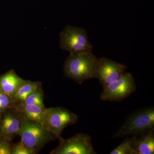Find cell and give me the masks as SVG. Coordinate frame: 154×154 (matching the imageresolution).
Here are the masks:
<instances>
[{"instance_id": "11", "label": "cell", "mask_w": 154, "mask_h": 154, "mask_svg": "<svg viewBox=\"0 0 154 154\" xmlns=\"http://www.w3.org/2000/svg\"><path fill=\"white\" fill-rule=\"evenodd\" d=\"M13 108L24 117L43 125L46 107L31 104H14Z\"/></svg>"}, {"instance_id": "12", "label": "cell", "mask_w": 154, "mask_h": 154, "mask_svg": "<svg viewBox=\"0 0 154 154\" xmlns=\"http://www.w3.org/2000/svg\"><path fill=\"white\" fill-rule=\"evenodd\" d=\"M134 154H154V128L137 137L133 148Z\"/></svg>"}, {"instance_id": "16", "label": "cell", "mask_w": 154, "mask_h": 154, "mask_svg": "<svg viewBox=\"0 0 154 154\" xmlns=\"http://www.w3.org/2000/svg\"><path fill=\"white\" fill-rule=\"evenodd\" d=\"M38 152L26 145L22 140L13 143L11 154H35Z\"/></svg>"}, {"instance_id": "3", "label": "cell", "mask_w": 154, "mask_h": 154, "mask_svg": "<svg viewBox=\"0 0 154 154\" xmlns=\"http://www.w3.org/2000/svg\"><path fill=\"white\" fill-rule=\"evenodd\" d=\"M154 127V108L148 107L134 112L126 119L114 137H138Z\"/></svg>"}, {"instance_id": "7", "label": "cell", "mask_w": 154, "mask_h": 154, "mask_svg": "<svg viewBox=\"0 0 154 154\" xmlns=\"http://www.w3.org/2000/svg\"><path fill=\"white\" fill-rule=\"evenodd\" d=\"M59 144L50 154H96L89 134L79 133L72 137L64 139L58 138Z\"/></svg>"}, {"instance_id": "10", "label": "cell", "mask_w": 154, "mask_h": 154, "mask_svg": "<svg viewBox=\"0 0 154 154\" xmlns=\"http://www.w3.org/2000/svg\"><path fill=\"white\" fill-rule=\"evenodd\" d=\"M24 80L10 70L0 75V91L12 97Z\"/></svg>"}, {"instance_id": "15", "label": "cell", "mask_w": 154, "mask_h": 154, "mask_svg": "<svg viewBox=\"0 0 154 154\" xmlns=\"http://www.w3.org/2000/svg\"><path fill=\"white\" fill-rule=\"evenodd\" d=\"M44 91L42 85L36 91L29 95L26 99L21 103L24 104H31L42 107H45L44 104Z\"/></svg>"}, {"instance_id": "17", "label": "cell", "mask_w": 154, "mask_h": 154, "mask_svg": "<svg viewBox=\"0 0 154 154\" xmlns=\"http://www.w3.org/2000/svg\"><path fill=\"white\" fill-rule=\"evenodd\" d=\"M14 104L12 97L0 91V115L6 110L13 108Z\"/></svg>"}, {"instance_id": "14", "label": "cell", "mask_w": 154, "mask_h": 154, "mask_svg": "<svg viewBox=\"0 0 154 154\" xmlns=\"http://www.w3.org/2000/svg\"><path fill=\"white\" fill-rule=\"evenodd\" d=\"M137 137H127L119 145L111 151L110 154H134L133 148Z\"/></svg>"}, {"instance_id": "18", "label": "cell", "mask_w": 154, "mask_h": 154, "mask_svg": "<svg viewBox=\"0 0 154 154\" xmlns=\"http://www.w3.org/2000/svg\"><path fill=\"white\" fill-rule=\"evenodd\" d=\"M12 141L0 134V154H11Z\"/></svg>"}, {"instance_id": "4", "label": "cell", "mask_w": 154, "mask_h": 154, "mask_svg": "<svg viewBox=\"0 0 154 154\" xmlns=\"http://www.w3.org/2000/svg\"><path fill=\"white\" fill-rule=\"evenodd\" d=\"M60 48L70 54L92 53L93 46L85 29L67 25L61 32Z\"/></svg>"}, {"instance_id": "6", "label": "cell", "mask_w": 154, "mask_h": 154, "mask_svg": "<svg viewBox=\"0 0 154 154\" xmlns=\"http://www.w3.org/2000/svg\"><path fill=\"white\" fill-rule=\"evenodd\" d=\"M103 89L100 95L102 101L120 102L134 93L136 86L132 75L125 72Z\"/></svg>"}, {"instance_id": "8", "label": "cell", "mask_w": 154, "mask_h": 154, "mask_svg": "<svg viewBox=\"0 0 154 154\" xmlns=\"http://www.w3.org/2000/svg\"><path fill=\"white\" fill-rule=\"evenodd\" d=\"M127 66L105 57L98 58L96 69V79L104 88L125 72Z\"/></svg>"}, {"instance_id": "19", "label": "cell", "mask_w": 154, "mask_h": 154, "mask_svg": "<svg viewBox=\"0 0 154 154\" xmlns=\"http://www.w3.org/2000/svg\"><path fill=\"white\" fill-rule=\"evenodd\" d=\"M0 131H1V115H0Z\"/></svg>"}, {"instance_id": "9", "label": "cell", "mask_w": 154, "mask_h": 154, "mask_svg": "<svg viewBox=\"0 0 154 154\" xmlns=\"http://www.w3.org/2000/svg\"><path fill=\"white\" fill-rule=\"evenodd\" d=\"M22 116L14 108L6 110L1 115L0 134L12 140L22 125Z\"/></svg>"}, {"instance_id": "13", "label": "cell", "mask_w": 154, "mask_h": 154, "mask_svg": "<svg viewBox=\"0 0 154 154\" xmlns=\"http://www.w3.org/2000/svg\"><path fill=\"white\" fill-rule=\"evenodd\" d=\"M41 85L42 83L40 82L24 80L14 96H12L14 104L22 103L29 95L36 91Z\"/></svg>"}, {"instance_id": "2", "label": "cell", "mask_w": 154, "mask_h": 154, "mask_svg": "<svg viewBox=\"0 0 154 154\" xmlns=\"http://www.w3.org/2000/svg\"><path fill=\"white\" fill-rule=\"evenodd\" d=\"M22 116V125L18 135L23 143L39 152L48 143L57 139L56 136L41 123L27 119Z\"/></svg>"}, {"instance_id": "5", "label": "cell", "mask_w": 154, "mask_h": 154, "mask_svg": "<svg viewBox=\"0 0 154 154\" xmlns=\"http://www.w3.org/2000/svg\"><path fill=\"white\" fill-rule=\"evenodd\" d=\"M76 114L63 107L46 108L43 125L58 139L66 128L78 122Z\"/></svg>"}, {"instance_id": "1", "label": "cell", "mask_w": 154, "mask_h": 154, "mask_svg": "<svg viewBox=\"0 0 154 154\" xmlns=\"http://www.w3.org/2000/svg\"><path fill=\"white\" fill-rule=\"evenodd\" d=\"M98 59L92 53L70 54L65 61L64 74L79 85L87 80L96 79Z\"/></svg>"}]
</instances>
